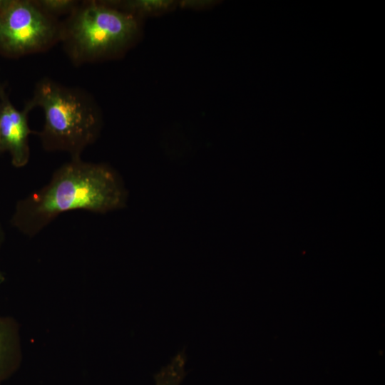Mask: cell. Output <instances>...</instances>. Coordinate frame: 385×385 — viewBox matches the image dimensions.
<instances>
[{"label": "cell", "mask_w": 385, "mask_h": 385, "mask_svg": "<svg viewBox=\"0 0 385 385\" xmlns=\"http://www.w3.org/2000/svg\"><path fill=\"white\" fill-rule=\"evenodd\" d=\"M9 0H0V10L8 3Z\"/></svg>", "instance_id": "7c38bea8"}, {"label": "cell", "mask_w": 385, "mask_h": 385, "mask_svg": "<svg viewBox=\"0 0 385 385\" xmlns=\"http://www.w3.org/2000/svg\"><path fill=\"white\" fill-rule=\"evenodd\" d=\"M185 349L179 351L170 361L154 375L155 385H180L187 374V356Z\"/></svg>", "instance_id": "ba28073f"}, {"label": "cell", "mask_w": 385, "mask_h": 385, "mask_svg": "<svg viewBox=\"0 0 385 385\" xmlns=\"http://www.w3.org/2000/svg\"><path fill=\"white\" fill-rule=\"evenodd\" d=\"M1 85L0 84V90H1Z\"/></svg>", "instance_id": "4fadbf2b"}, {"label": "cell", "mask_w": 385, "mask_h": 385, "mask_svg": "<svg viewBox=\"0 0 385 385\" xmlns=\"http://www.w3.org/2000/svg\"><path fill=\"white\" fill-rule=\"evenodd\" d=\"M34 3L46 14L56 17L64 14H70L80 4L75 0H34Z\"/></svg>", "instance_id": "9c48e42d"}, {"label": "cell", "mask_w": 385, "mask_h": 385, "mask_svg": "<svg viewBox=\"0 0 385 385\" xmlns=\"http://www.w3.org/2000/svg\"><path fill=\"white\" fill-rule=\"evenodd\" d=\"M212 4L214 1H183L178 5L184 9H200L208 8Z\"/></svg>", "instance_id": "30bf717a"}, {"label": "cell", "mask_w": 385, "mask_h": 385, "mask_svg": "<svg viewBox=\"0 0 385 385\" xmlns=\"http://www.w3.org/2000/svg\"><path fill=\"white\" fill-rule=\"evenodd\" d=\"M106 4L139 19L158 16L172 11L178 6L172 0L103 1Z\"/></svg>", "instance_id": "8992f818"}, {"label": "cell", "mask_w": 385, "mask_h": 385, "mask_svg": "<svg viewBox=\"0 0 385 385\" xmlns=\"http://www.w3.org/2000/svg\"><path fill=\"white\" fill-rule=\"evenodd\" d=\"M32 110L28 103L17 110L9 100L4 88L0 90V153L7 152L16 168L25 166L30 158L28 114Z\"/></svg>", "instance_id": "5b68a950"}, {"label": "cell", "mask_w": 385, "mask_h": 385, "mask_svg": "<svg viewBox=\"0 0 385 385\" xmlns=\"http://www.w3.org/2000/svg\"><path fill=\"white\" fill-rule=\"evenodd\" d=\"M62 22L34 0H9L0 10V54L19 58L45 51L61 41Z\"/></svg>", "instance_id": "277c9868"}, {"label": "cell", "mask_w": 385, "mask_h": 385, "mask_svg": "<svg viewBox=\"0 0 385 385\" xmlns=\"http://www.w3.org/2000/svg\"><path fill=\"white\" fill-rule=\"evenodd\" d=\"M5 240V232L3 227V225H1L0 222V248L2 246Z\"/></svg>", "instance_id": "8fae6325"}, {"label": "cell", "mask_w": 385, "mask_h": 385, "mask_svg": "<svg viewBox=\"0 0 385 385\" xmlns=\"http://www.w3.org/2000/svg\"><path fill=\"white\" fill-rule=\"evenodd\" d=\"M128 198L121 176L111 166L71 159L46 185L16 202L11 224L33 237L63 212L81 210L103 214L124 208Z\"/></svg>", "instance_id": "6da1fadb"}, {"label": "cell", "mask_w": 385, "mask_h": 385, "mask_svg": "<svg viewBox=\"0 0 385 385\" xmlns=\"http://www.w3.org/2000/svg\"><path fill=\"white\" fill-rule=\"evenodd\" d=\"M27 103L32 109L38 106L44 113V125L38 136L47 151H63L71 159L80 158L100 134L99 108L83 89L43 78L36 83L33 97Z\"/></svg>", "instance_id": "7a4b0ae2"}, {"label": "cell", "mask_w": 385, "mask_h": 385, "mask_svg": "<svg viewBox=\"0 0 385 385\" xmlns=\"http://www.w3.org/2000/svg\"><path fill=\"white\" fill-rule=\"evenodd\" d=\"M17 354L14 324L10 319L0 317V379L13 367Z\"/></svg>", "instance_id": "52a82bcc"}, {"label": "cell", "mask_w": 385, "mask_h": 385, "mask_svg": "<svg viewBox=\"0 0 385 385\" xmlns=\"http://www.w3.org/2000/svg\"><path fill=\"white\" fill-rule=\"evenodd\" d=\"M138 20L103 1H84L62 22L61 42L76 65L111 58L134 43Z\"/></svg>", "instance_id": "3957f363"}]
</instances>
